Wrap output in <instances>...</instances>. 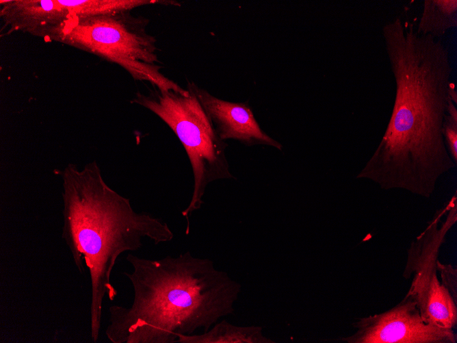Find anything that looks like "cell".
Masks as SVG:
<instances>
[{"mask_svg":"<svg viewBox=\"0 0 457 343\" xmlns=\"http://www.w3.org/2000/svg\"><path fill=\"white\" fill-rule=\"evenodd\" d=\"M382 31L395 100L381 141L356 178L429 199L439 179L456 166L443 134L449 100H457L448 51L400 17Z\"/></svg>","mask_w":457,"mask_h":343,"instance_id":"6da1fadb","label":"cell"},{"mask_svg":"<svg viewBox=\"0 0 457 343\" xmlns=\"http://www.w3.org/2000/svg\"><path fill=\"white\" fill-rule=\"evenodd\" d=\"M126 259L133 297L129 307H109L105 333L112 343H174L235 312L241 285L211 259L190 251L157 259L128 254Z\"/></svg>","mask_w":457,"mask_h":343,"instance_id":"7a4b0ae2","label":"cell"},{"mask_svg":"<svg viewBox=\"0 0 457 343\" xmlns=\"http://www.w3.org/2000/svg\"><path fill=\"white\" fill-rule=\"evenodd\" d=\"M62 180V237L75 266L91 284L90 336L99 338L105 297L111 301L118 292L111 275L118 257L142 246L144 238L158 244L171 241L174 233L161 218L137 212L127 199L105 181L98 164L79 169L69 164L60 171Z\"/></svg>","mask_w":457,"mask_h":343,"instance_id":"3957f363","label":"cell"},{"mask_svg":"<svg viewBox=\"0 0 457 343\" xmlns=\"http://www.w3.org/2000/svg\"><path fill=\"white\" fill-rule=\"evenodd\" d=\"M149 21L146 17L132 15L131 12L72 16L56 42L115 63L135 80L148 81L160 91L186 93L187 90L161 73L157 40L147 31Z\"/></svg>","mask_w":457,"mask_h":343,"instance_id":"277c9868","label":"cell"},{"mask_svg":"<svg viewBox=\"0 0 457 343\" xmlns=\"http://www.w3.org/2000/svg\"><path fill=\"white\" fill-rule=\"evenodd\" d=\"M159 116L177 135L188 156L194 175L191 201L182 211L190 230L189 216L203 204L207 186L216 180L235 178L226 157L227 143L220 138L195 94L155 88L138 92L131 101Z\"/></svg>","mask_w":457,"mask_h":343,"instance_id":"5b68a950","label":"cell"},{"mask_svg":"<svg viewBox=\"0 0 457 343\" xmlns=\"http://www.w3.org/2000/svg\"><path fill=\"white\" fill-rule=\"evenodd\" d=\"M457 220L456 195L438 209L425 229L411 242L403 276L412 278L407 295L417 303L428 322L453 329L457 323L456 303L437 276L440 248Z\"/></svg>","mask_w":457,"mask_h":343,"instance_id":"8992f818","label":"cell"},{"mask_svg":"<svg viewBox=\"0 0 457 343\" xmlns=\"http://www.w3.org/2000/svg\"><path fill=\"white\" fill-rule=\"evenodd\" d=\"M352 326L356 332L341 340L348 343H455L453 329L426 322L415 300L406 294L393 307L361 318Z\"/></svg>","mask_w":457,"mask_h":343,"instance_id":"52a82bcc","label":"cell"},{"mask_svg":"<svg viewBox=\"0 0 457 343\" xmlns=\"http://www.w3.org/2000/svg\"><path fill=\"white\" fill-rule=\"evenodd\" d=\"M193 92L222 140H235L246 146L265 145L282 150L283 145L262 130L248 102L233 103L218 99L189 82Z\"/></svg>","mask_w":457,"mask_h":343,"instance_id":"ba28073f","label":"cell"},{"mask_svg":"<svg viewBox=\"0 0 457 343\" xmlns=\"http://www.w3.org/2000/svg\"><path fill=\"white\" fill-rule=\"evenodd\" d=\"M0 7L5 34L21 31L47 41L56 42L72 17L59 0H1Z\"/></svg>","mask_w":457,"mask_h":343,"instance_id":"9c48e42d","label":"cell"},{"mask_svg":"<svg viewBox=\"0 0 457 343\" xmlns=\"http://www.w3.org/2000/svg\"><path fill=\"white\" fill-rule=\"evenodd\" d=\"M178 343H274L265 337L261 326H237L226 320L214 324L207 331L181 335Z\"/></svg>","mask_w":457,"mask_h":343,"instance_id":"30bf717a","label":"cell"},{"mask_svg":"<svg viewBox=\"0 0 457 343\" xmlns=\"http://www.w3.org/2000/svg\"><path fill=\"white\" fill-rule=\"evenodd\" d=\"M65 6L72 16L92 17L108 15L132 10L146 5L180 4L176 1L162 0H59Z\"/></svg>","mask_w":457,"mask_h":343,"instance_id":"8fae6325","label":"cell"},{"mask_svg":"<svg viewBox=\"0 0 457 343\" xmlns=\"http://www.w3.org/2000/svg\"><path fill=\"white\" fill-rule=\"evenodd\" d=\"M457 26L456 0H425L417 31L436 38Z\"/></svg>","mask_w":457,"mask_h":343,"instance_id":"7c38bea8","label":"cell"},{"mask_svg":"<svg viewBox=\"0 0 457 343\" xmlns=\"http://www.w3.org/2000/svg\"><path fill=\"white\" fill-rule=\"evenodd\" d=\"M457 100L451 98L443 125L445 143L450 157L457 163Z\"/></svg>","mask_w":457,"mask_h":343,"instance_id":"4fadbf2b","label":"cell"},{"mask_svg":"<svg viewBox=\"0 0 457 343\" xmlns=\"http://www.w3.org/2000/svg\"><path fill=\"white\" fill-rule=\"evenodd\" d=\"M437 271L440 273L441 283L457 302L456 269L450 264H443L438 261Z\"/></svg>","mask_w":457,"mask_h":343,"instance_id":"5bb4252c","label":"cell"}]
</instances>
